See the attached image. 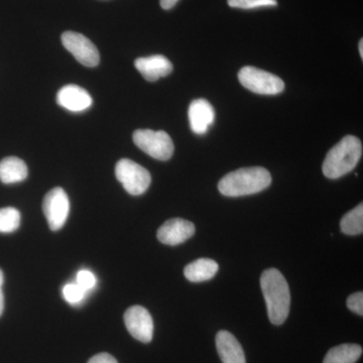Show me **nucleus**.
<instances>
[{
	"label": "nucleus",
	"instance_id": "f257e3e1",
	"mask_svg": "<svg viewBox=\"0 0 363 363\" xmlns=\"http://www.w3.org/2000/svg\"><path fill=\"white\" fill-rule=\"evenodd\" d=\"M267 315L274 325H281L290 313L291 294L285 277L277 269H266L260 277Z\"/></svg>",
	"mask_w": 363,
	"mask_h": 363
},
{
	"label": "nucleus",
	"instance_id": "f03ea898",
	"mask_svg": "<svg viewBox=\"0 0 363 363\" xmlns=\"http://www.w3.org/2000/svg\"><path fill=\"white\" fill-rule=\"evenodd\" d=\"M272 176L267 169L252 167L227 174L218 184V190L227 197H242L257 194L269 187Z\"/></svg>",
	"mask_w": 363,
	"mask_h": 363
},
{
	"label": "nucleus",
	"instance_id": "7ed1b4c3",
	"mask_svg": "<svg viewBox=\"0 0 363 363\" xmlns=\"http://www.w3.org/2000/svg\"><path fill=\"white\" fill-rule=\"evenodd\" d=\"M362 156V145L359 138L346 135L329 150L325 157L322 167L324 176L328 179L345 176L357 166Z\"/></svg>",
	"mask_w": 363,
	"mask_h": 363
},
{
	"label": "nucleus",
	"instance_id": "20e7f679",
	"mask_svg": "<svg viewBox=\"0 0 363 363\" xmlns=\"http://www.w3.org/2000/svg\"><path fill=\"white\" fill-rule=\"evenodd\" d=\"M133 143L143 152L159 161H168L174 154L173 140L162 130H138L133 133Z\"/></svg>",
	"mask_w": 363,
	"mask_h": 363
},
{
	"label": "nucleus",
	"instance_id": "39448f33",
	"mask_svg": "<svg viewBox=\"0 0 363 363\" xmlns=\"http://www.w3.org/2000/svg\"><path fill=\"white\" fill-rule=\"evenodd\" d=\"M243 87L260 95H277L285 89V83L278 76L255 67H243L238 73Z\"/></svg>",
	"mask_w": 363,
	"mask_h": 363
},
{
	"label": "nucleus",
	"instance_id": "423d86ee",
	"mask_svg": "<svg viewBox=\"0 0 363 363\" xmlns=\"http://www.w3.org/2000/svg\"><path fill=\"white\" fill-rule=\"evenodd\" d=\"M116 176L117 180L123 184L126 192L133 196L143 194L152 183L150 172L128 159L117 162Z\"/></svg>",
	"mask_w": 363,
	"mask_h": 363
},
{
	"label": "nucleus",
	"instance_id": "0eeeda50",
	"mask_svg": "<svg viewBox=\"0 0 363 363\" xmlns=\"http://www.w3.org/2000/svg\"><path fill=\"white\" fill-rule=\"evenodd\" d=\"M43 210L50 229L52 231L61 229L70 211V202L65 191L57 187L48 192L43 203Z\"/></svg>",
	"mask_w": 363,
	"mask_h": 363
},
{
	"label": "nucleus",
	"instance_id": "6e6552de",
	"mask_svg": "<svg viewBox=\"0 0 363 363\" xmlns=\"http://www.w3.org/2000/svg\"><path fill=\"white\" fill-rule=\"evenodd\" d=\"M62 44L82 65L96 67L99 64L100 55L96 45L82 33L71 30L64 33L62 35Z\"/></svg>",
	"mask_w": 363,
	"mask_h": 363
},
{
	"label": "nucleus",
	"instance_id": "1a4fd4ad",
	"mask_svg": "<svg viewBox=\"0 0 363 363\" xmlns=\"http://www.w3.org/2000/svg\"><path fill=\"white\" fill-rule=\"evenodd\" d=\"M126 328L136 340L149 343L154 335V321L150 312L142 306H133L124 314Z\"/></svg>",
	"mask_w": 363,
	"mask_h": 363
},
{
	"label": "nucleus",
	"instance_id": "9d476101",
	"mask_svg": "<svg viewBox=\"0 0 363 363\" xmlns=\"http://www.w3.org/2000/svg\"><path fill=\"white\" fill-rule=\"evenodd\" d=\"M194 223L182 218H173L164 222L157 230V240L167 245H178L194 235Z\"/></svg>",
	"mask_w": 363,
	"mask_h": 363
},
{
	"label": "nucleus",
	"instance_id": "9b49d317",
	"mask_svg": "<svg viewBox=\"0 0 363 363\" xmlns=\"http://www.w3.org/2000/svg\"><path fill=\"white\" fill-rule=\"evenodd\" d=\"M189 123L196 135H205L214 123L215 111L206 99H196L189 106Z\"/></svg>",
	"mask_w": 363,
	"mask_h": 363
},
{
	"label": "nucleus",
	"instance_id": "f8f14e48",
	"mask_svg": "<svg viewBox=\"0 0 363 363\" xmlns=\"http://www.w3.org/2000/svg\"><path fill=\"white\" fill-rule=\"evenodd\" d=\"M135 66L136 70L142 74L143 77L150 82H155L159 79L166 77L173 71V64L162 55L136 59Z\"/></svg>",
	"mask_w": 363,
	"mask_h": 363
},
{
	"label": "nucleus",
	"instance_id": "ddd939ff",
	"mask_svg": "<svg viewBox=\"0 0 363 363\" xmlns=\"http://www.w3.org/2000/svg\"><path fill=\"white\" fill-rule=\"evenodd\" d=\"M57 102L67 111L82 112L90 108L93 100L84 88L77 85H67L59 91Z\"/></svg>",
	"mask_w": 363,
	"mask_h": 363
},
{
	"label": "nucleus",
	"instance_id": "4468645a",
	"mask_svg": "<svg viewBox=\"0 0 363 363\" xmlns=\"http://www.w3.org/2000/svg\"><path fill=\"white\" fill-rule=\"evenodd\" d=\"M216 347L222 362L247 363L242 346L230 332L222 330L217 333Z\"/></svg>",
	"mask_w": 363,
	"mask_h": 363
},
{
	"label": "nucleus",
	"instance_id": "2eb2a0df",
	"mask_svg": "<svg viewBox=\"0 0 363 363\" xmlns=\"http://www.w3.org/2000/svg\"><path fill=\"white\" fill-rule=\"evenodd\" d=\"M218 269V264L215 260L199 259L189 264L184 269V274L192 283H201L213 279Z\"/></svg>",
	"mask_w": 363,
	"mask_h": 363
},
{
	"label": "nucleus",
	"instance_id": "dca6fc26",
	"mask_svg": "<svg viewBox=\"0 0 363 363\" xmlns=\"http://www.w3.org/2000/svg\"><path fill=\"white\" fill-rule=\"evenodd\" d=\"M28 167L23 160L9 157L0 162V181L4 184L20 183L28 178Z\"/></svg>",
	"mask_w": 363,
	"mask_h": 363
},
{
	"label": "nucleus",
	"instance_id": "f3484780",
	"mask_svg": "<svg viewBox=\"0 0 363 363\" xmlns=\"http://www.w3.org/2000/svg\"><path fill=\"white\" fill-rule=\"evenodd\" d=\"M362 354V346L357 344H341L328 351L323 363H355Z\"/></svg>",
	"mask_w": 363,
	"mask_h": 363
},
{
	"label": "nucleus",
	"instance_id": "a211bd4d",
	"mask_svg": "<svg viewBox=\"0 0 363 363\" xmlns=\"http://www.w3.org/2000/svg\"><path fill=\"white\" fill-rule=\"evenodd\" d=\"M340 229L347 235H358L363 233L362 203L344 215L340 221Z\"/></svg>",
	"mask_w": 363,
	"mask_h": 363
},
{
	"label": "nucleus",
	"instance_id": "6ab92c4d",
	"mask_svg": "<svg viewBox=\"0 0 363 363\" xmlns=\"http://www.w3.org/2000/svg\"><path fill=\"white\" fill-rule=\"evenodd\" d=\"M21 213L13 207L0 209V233H14L20 227Z\"/></svg>",
	"mask_w": 363,
	"mask_h": 363
},
{
	"label": "nucleus",
	"instance_id": "aec40b11",
	"mask_svg": "<svg viewBox=\"0 0 363 363\" xmlns=\"http://www.w3.org/2000/svg\"><path fill=\"white\" fill-rule=\"evenodd\" d=\"M229 6L234 9H252L259 7H269L278 6L277 0H227Z\"/></svg>",
	"mask_w": 363,
	"mask_h": 363
},
{
	"label": "nucleus",
	"instance_id": "412c9836",
	"mask_svg": "<svg viewBox=\"0 0 363 363\" xmlns=\"http://www.w3.org/2000/svg\"><path fill=\"white\" fill-rule=\"evenodd\" d=\"M64 297L70 304L80 302L85 296V291L78 284H69L63 290Z\"/></svg>",
	"mask_w": 363,
	"mask_h": 363
},
{
	"label": "nucleus",
	"instance_id": "4be33fe9",
	"mask_svg": "<svg viewBox=\"0 0 363 363\" xmlns=\"http://www.w3.org/2000/svg\"><path fill=\"white\" fill-rule=\"evenodd\" d=\"M346 304H347L348 309H350V311L354 312L355 314L359 315V316H362L363 293L357 292L352 294V295L348 297Z\"/></svg>",
	"mask_w": 363,
	"mask_h": 363
},
{
	"label": "nucleus",
	"instance_id": "5701e85b",
	"mask_svg": "<svg viewBox=\"0 0 363 363\" xmlns=\"http://www.w3.org/2000/svg\"><path fill=\"white\" fill-rule=\"evenodd\" d=\"M77 284L83 290L89 291L96 284L94 274L89 271H81L77 274Z\"/></svg>",
	"mask_w": 363,
	"mask_h": 363
},
{
	"label": "nucleus",
	"instance_id": "b1692460",
	"mask_svg": "<svg viewBox=\"0 0 363 363\" xmlns=\"http://www.w3.org/2000/svg\"><path fill=\"white\" fill-rule=\"evenodd\" d=\"M88 363H118L116 358L108 353H99L91 358Z\"/></svg>",
	"mask_w": 363,
	"mask_h": 363
},
{
	"label": "nucleus",
	"instance_id": "393cba45",
	"mask_svg": "<svg viewBox=\"0 0 363 363\" xmlns=\"http://www.w3.org/2000/svg\"><path fill=\"white\" fill-rule=\"evenodd\" d=\"M4 272L0 269V316H1L2 312H4V293H2V286H4Z\"/></svg>",
	"mask_w": 363,
	"mask_h": 363
},
{
	"label": "nucleus",
	"instance_id": "a878e982",
	"mask_svg": "<svg viewBox=\"0 0 363 363\" xmlns=\"http://www.w3.org/2000/svg\"><path fill=\"white\" fill-rule=\"evenodd\" d=\"M179 0H161V6L162 9H166V11H169V9H173L174 6H176L177 2Z\"/></svg>",
	"mask_w": 363,
	"mask_h": 363
},
{
	"label": "nucleus",
	"instance_id": "bb28decb",
	"mask_svg": "<svg viewBox=\"0 0 363 363\" xmlns=\"http://www.w3.org/2000/svg\"><path fill=\"white\" fill-rule=\"evenodd\" d=\"M358 50H359L360 57L363 59V40H359V45H358Z\"/></svg>",
	"mask_w": 363,
	"mask_h": 363
}]
</instances>
